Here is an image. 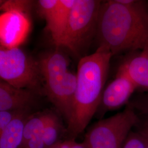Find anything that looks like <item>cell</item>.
<instances>
[{
    "label": "cell",
    "mask_w": 148,
    "mask_h": 148,
    "mask_svg": "<svg viewBox=\"0 0 148 148\" xmlns=\"http://www.w3.org/2000/svg\"><path fill=\"white\" fill-rule=\"evenodd\" d=\"M95 39L112 56L148 50V1H101Z\"/></svg>",
    "instance_id": "cell-1"
},
{
    "label": "cell",
    "mask_w": 148,
    "mask_h": 148,
    "mask_svg": "<svg viewBox=\"0 0 148 148\" xmlns=\"http://www.w3.org/2000/svg\"><path fill=\"white\" fill-rule=\"evenodd\" d=\"M112 57L109 51L98 48L95 53L80 59L73 104L66 129L68 139L75 140L83 132L97 113Z\"/></svg>",
    "instance_id": "cell-2"
},
{
    "label": "cell",
    "mask_w": 148,
    "mask_h": 148,
    "mask_svg": "<svg viewBox=\"0 0 148 148\" xmlns=\"http://www.w3.org/2000/svg\"><path fill=\"white\" fill-rule=\"evenodd\" d=\"M44 83V94L66 122L71 115L77 73L69 69L67 57L58 50L42 53L37 59Z\"/></svg>",
    "instance_id": "cell-3"
},
{
    "label": "cell",
    "mask_w": 148,
    "mask_h": 148,
    "mask_svg": "<svg viewBox=\"0 0 148 148\" xmlns=\"http://www.w3.org/2000/svg\"><path fill=\"white\" fill-rule=\"evenodd\" d=\"M101 1H76L57 47L65 48L77 56L85 52L95 38Z\"/></svg>",
    "instance_id": "cell-4"
},
{
    "label": "cell",
    "mask_w": 148,
    "mask_h": 148,
    "mask_svg": "<svg viewBox=\"0 0 148 148\" xmlns=\"http://www.w3.org/2000/svg\"><path fill=\"white\" fill-rule=\"evenodd\" d=\"M1 79L16 88L44 94V83L38 61L19 47H1Z\"/></svg>",
    "instance_id": "cell-5"
},
{
    "label": "cell",
    "mask_w": 148,
    "mask_h": 148,
    "mask_svg": "<svg viewBox=\"0 0 148 148\" xmlns=\"http://www.w3.org/2000/svg\"><path fill=\"white\" fill-rule=\"evenodd\" d=\"M139 119L137 113L126 106L121 112L95 123L84 140L90 148H122Z\"/></svg>",
    "instance_id": "cell-6"
},
{
    "label": "cell",
    "mask_w": 148,
    "mask_h": 148,
    "mask_svg": "<svg viewBox=\"0 0 148 148\" xmlns=\"http://www.w3.org/2000/svg\"><path fill=\"white\" fill-rule=\"evenodd\" d=\"M30 27L27 12L16 10L3 11L0 16L1 47H19L27 38Z\"/></svg>",
    "instance_id": "cell-7"
},
{
    "label": "cell",
    "mask_w": 148,
    "mask_h": 148,
    "mask_svg": "<svg viewBox=\"0 0 148 148\" xmlns=\"http://www.w3.org/2000/svg\"><path fill=\"white\" fill-rule=\"evenodd\" d=\"M137 90V87L128 75L119 68L115 78L104 88L97 113L103 116L108 111L127 106Z\"/></svg>",
    "instance_id": "cell-8"
},
{
    "label": "cell",
    "mask_w": 148,
    "mask_h": 148,
    "mask_svg": "<svg viewBox=\"0 0 148 148\" xmlns=\"http://www.w3.org/2000/svg\"><path fill=\"white\" fill-rule=\"evenodd\" d=\"M38 95L31 90L16 88L0 81V111L30 110L36 104Z\"/></svg>",
    "instance_id": "cell-9"
},
{
    "label": "cell",
    "mask_w": 148,
    "mask_h": 148,
    "mask_svg": "<svg viewBox=\"0 0 148 148\" xmlns=\"http://www.w3.org/2000/svg\"><path fill=\"white\" fill-rule=\"evenodd\" d=\"M120 66L138 89L148 91V50L134 52Z\"/></svg>",
    "instance_id": "cell-10"
},
{
    "label": "cell",
    "mask_w": 148,
    "mask_h": 148,
    "mask_svg": "<svg viewBox=\"0 0 148 148\" xmlns=\"http://www.w3.org/2000/svg\"><path fill=\"white\" fill-rule=\"evenodd\" d=\"M76 0H59L56 10L46 21L47 29L57 47L65 30L72 8Z\"/></svg>",
    "instance_id": "cell-11"
},
{
    "label": "cell",
    "mask_w": 148,
    "mask_h": 148,
    "mask_svg": "<svg viewBox=\"0 0 148 148\" xmlns=\"http://www.w3.org/2000/svg\"><path fill=\"white\" fill-rule=\"evenodd\" d=\"M32 114V110L22 111L0 133V148H20L25 124Z\"/></svg>",
    "instance_id": "cell-12"
},
{
    "label": "cell",
    "mask_w": 148,
    "mask_h": 148,
    "mask_svg": "<svg viewBox=\"0 0 148 148\" xmlns=\"http://www.w3.org/2000/svg\"><path fill=\"white\" fill-rule=\"evenodd\" d=\"M49 112L50 111H45L32 114L25 124L21 147L31 139L42 137L43 131L47 121Z\"/></svg>",
    "instance_id": "cell-13"
},
{
    "label": "cell",
    "mask_w": 148,
    "mask_h": 148,
    "mask_svg": "<svg viewBox=\"0 0 148 148\" xmlns=\"http://www.w3.org/2000/svg\"><path fill=\"white\" fill-rule=\"evenodd\" d=\"M63 127L59 117L54 112L50 111L47 121L42 133V137L46 148H50L60 141Z\"/></svg>",
    "instance_id": "cell-14"
},
{
    "label": "cell",
    "mask_w": 148,
    "mask_h": 148,
    "mask_svg": "<svg viewBox=\"0 0 148 148\" xmlns=\"http://www.w3.org/2000/svg\"><path fill=\"white\" fill-rule=\"evenodd\" d=\"M126 106L133 109L138 115L148 117V92L134 95Z\"/></svg>",
    "instance_id": "cell-15"
},
{
    "label": "cell",
    "mask_w": 148,
    "mask_h": 148,
    "mask_svg": "<svg viewBox=\"0 0 148 148\" xmlns=\"http://www.w3.org/2000/svg\"><path fill=\"white\" fill-rule=\"evenodd\" d=\"M134 130L129 134L122 148H146L142 135L134 128Z\"/></svg>",
    "instance_id": "cell-16"
},
{
    "label": "cell",
    "mask_w": 148,
    "mask_h": 148,
    "mask_svg": "<svg viewBox=\"0 0 148 148\" xmlns=\"http://www.w3.org/2000/svg\"><path fill=\"white\" fill-rule=\"evenodd\" d=\"M31 2L27 1H5L1 5L2 11L8 10H16L27 12L29 10Z\"/></svg>",
    "instance_id": "cell-17"
},
{
    "label": "cell",
    "mask_w": 148,
    "mask_h": 148,
    "mask_svg": "<svg viewBox=\"0 0 148 148\" xmlns=\"http://www.w3.org/2000/svg\"><path fill=\"white\" fill-rule=\"evenodd\" d=\"M30 110H13L0 111V133L2 132L13 120L22 111Z\"/></svg>",
    "instance_id": "cell-18"
},
{
    "label": "cell",
    "mask_w": 148,
    "mask_h": 148,
    "mask_svg": "<svg viewBox=\"0 0 148 148\" xmlns=\"http://www.w3.org/2000/svg\"><path fill=\"white\" fill-rule=\"evenodd\" d=\"M137 124L134 127L142 135L145 142L146 148H148V117L139 116Z\"/></svg>",
    "instance_id": "cell-19"
},
{
    "label": "cell",
    "mask_w": 148,
    "mask_h": 148,
    "mask_svg": "<svg viewBox=\"0 0 148 148\" xmlns=\"http://www.w3.org/2000/svg\"><path fill=\"white\" fill-rule=\"evenodd\" d=\"M65 148H90L87 143L84 140L82 143H76L73 139H67L64 140Z\"/></svg>",
    "instance_id": "cell-20"
},
{
    "label": "cell",
    "mask_w": 148,
    "mask_h": 148,
    "mask_svg": "<svg viewBox=\"0 0 148 148\" xmlns=\"http://www.w3.org/2000/svg\"><path fill=\"white\" fill-rule=\"evenodd\" d=\"M50 148H65V147L64 141L60 140L59 142Z\"/></svg>",
    "instance_id": "cell-21"
}]
</instances>
